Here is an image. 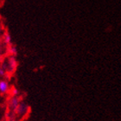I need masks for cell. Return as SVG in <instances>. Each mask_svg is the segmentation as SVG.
<instances>
[{
  "label": "cell",
  "instance_id": "1",
  "mask_svg": "<svg viewBox=\"0 0 121 121\" xmlns=\"http://www.w3.org/2000/svg\"><path fill=\"white\" fill-rule=\"evenodd\" d=\"M9 90H10V85L8 83V81L5 80L0 81V93L4 94V93H8Z\"/></svg>",
  "mask_w": 121,
  "mask_h": 121
},
{
  "label": "cell",
  "instance_id": "2",
  "mask_svg": "<svg viewBox=\"0 0 121 121\" xmlns=\"http://www.w3.org/2000/svg\"><path fill=\"white\" fill-rule=\"evenodd\" d=\"M19 105H20V101L17 97H13L10 100V107L11 109H13V110H16Z\"/></svg>",
  "mask_w": 121,
  "mask_h": 121
},
{
  "label": "cell",
  "instance_id": "3",
  "mask_svg": "<svg viewBox=\"0 0 121 121\" xmlns=\"http://www.w3.org/2000/svg\"><path fill=\"white\" fill-rule=\"evenodd\" d=\"M26 109H27V106H26V105H24V104H20L16 110L17 111V112L19 114H23L26 112Z\"/></svg>",
  "mask_w": 121,
  "mask_h": 121
},
{
  "label": "cell",
  "instance_id": "4",
  "mask_svg": "<svg viewBox=\"0 0 121 121\" xmlns=\"http://www.w3.org/2000/svg\"><path fill=\"white\" fill-rule=\"evenodd\" d=\"M10 41H11V36H10V34H5L4 36V42L5 43H7V44H9V43H10Z\"/></svg>",
  "mask_w": 121,
  "mask_h": 121
},
{
  "label": "cell",
  "instance_id": "5",
  "mask_svg": "<svg viewBox=\"0 0 121 121\" xmlns=\"http://www.w3.org/2000/svg\"><path fill=\"white\" fill-rule=\"evenodd\" d=\"M4 74H5L4 68H3L2 66H0V76H4Z\"/></svg>",
  "mask_w": 121,
  "mask_h": 121
},
{
  "label": "cell",
  "instance_id": "6",
  "mask_svg": "<svg viewBox=\"0 0 121 121\" xmlns=\"http://www.w3.org/2000/svg\"><path fill=\"white\" fill-rule=\"evenodd\" d=\"M10 53L12 54V55H17V51L16 47H11V48H10Z\"/></svg>",
  "mask_w": 121,
  "mask_h": 121
},
{
  "label": "cell",
  "instance_id": "7",
  "mask_svg": "<svg viewBox=\"0 0 121 121\" xmlns=\"http://www.w3.org/2000/svg\"><path fill=\"white\" fill-rule=\"evenodd\" d=\"M17 93H18V91L17 90V89H14V90H13V94H14V95L17 94Z\"/></svg>",
  "mask_w": 121,
  "mask_h": 121
},
{
  "label": "cell",
  "instance_id": "8",
  "mask_svg": "<svg viewBox=\"0 0 121 121\" xmlns=\"http://www.w3.org/2000/svg\"><path fill=\"white\" fill-rule=\"evenodd\" d=\"M1 52H2V46L0 44V58H1Z\"/></svg>",
  "mask_w": 121,
  "mask_h": 121
},
{
  "label": "cell",
  "instance_id": "9",
  "mask_svg": "<svg viewBox=\"0 0 121 121\" xmlns=\"http://www.w3.org/2000/svg\"><path fill=\"white\" fill-rule=\"evenodd\" d=\"M2 31H3V28H2V26H1V24H0V34L2 33Z\"/></svg>",
  "mask_w": 121,
  "mask_h": 121
},
{
  "label": "cell",
  "instance_id": "10",
  "mask_svg": "<svg viewBox=\"0 0 121 121\" xmlns=\"http://www.w3.org/2000/svg\"><path fill=\"white\" fill-rule=\"evenodd\" d=\"M8 121H10V120H8Z\"/></svg>",
  "mask_w": 121,
  "mask_h": 121
}]
</instances>
